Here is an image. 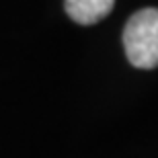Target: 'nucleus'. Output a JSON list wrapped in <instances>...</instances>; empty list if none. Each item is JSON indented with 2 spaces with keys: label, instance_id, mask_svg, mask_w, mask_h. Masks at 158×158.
I'll return each mask as SVG.
<instances>
[{
  "label": "nucleus",
  "instance_id": "nucleus-1",
  "mask_svg": "<svg viewBox=\"0 0 158 158\" xmlns=\"http://www.w3.org/2000/svg\"><path fill=\"white\" fill-rule=\"evenodd\" d=\"M123 49L135 68H158V8H144L131 15L123 29Z\"/></svg>",
  "mask_w": 158,
  "mask_h": 158
},
{
  "label": "nucleus",
  "instance_id": "nucleus-2",
  "mask_svg": "<svg viewBox=\"0 0 158 158\" xmlns=\"http://www.w3.org/2000/svg\"><path fill=\"white\" fill-rule=\"evenodd\" d=\"M68 17L78 25H94L113 10L115 0H64Z\"/></svg>",
  "mask_w": 158,
  "mask_h": 158
}]
</instances>
